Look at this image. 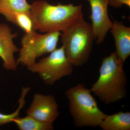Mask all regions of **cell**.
Instances as JSON below:
<instances>
[{"label": "cell", "instance_id": "obj_1", "mask_svg": "<svg viewBox=\"0 0 130 130\" xmlns=\"http://www.w3.org/2000/svg\"><path fill=\"white\" fill-rule=\"evenodd\" d=\"M82 5L72 3L52 5L44 0L31 5L30 14L33 29L40 32L63 31L83 18Z\"/></svg>", "mask_w": 130, "mask_h": 130}, {"label": "cell", "instance_id": "obj_2", "mask_svg": "<svg viewBox=\"0 0 130 130\" xmlns=\"http://www.w3.org/2000/svg\"><path fill=\"white\" fill-rule=\"evenodd\" d=\"M115 51L102 59L99 76L90 89L105 105L118 102L127 95V78Z\"/></svg>", "mask_w": 130, "mask_h": 130}, {"label": "cell", "instance_id": "obj_3", "mask_svg": "<svg viewBox=\"0 0 130 130\" xmlns=\"http://www.w3.org/2000/svg\"><path fill=\"white\" fill-rule=\"evenodd\" d=\"M65 95L69 102V111L76 126H99L106 114L99 108L90 89L78 84L68 89Z\"/></svg>", "mask_w": 130, "mask_h": 130}, {"label": "cell", "instance_id": "obj_4", "mask_svg": "<svg viewBox=\"0 0 130 130\" xmlns=\"http://www.w3.org/2000/svg\"><path fill=\"white\" fill-rule=\"evenodd\" d=\"M60 37L66 55L73 66L88 62L94 38L91 26L84 18L62 31Z\"/></svg>", "mask_w": 130, "mask_h": 130}, {"label": "cell", "instance_id": "obj_5", "mask_svg": "<svg viewBox=\"0 0 130 130\" xmlns=\"http://www.w3.org/2000/svg\"><path fill=\"white\" fill-rule=\"evenodd\" d=\"M61 33L60 31L40 34L36 30L25 32L21 40V48L16 62L27 68L40 56L50 53L57 48Z\"/></svg>", "mask_w": 130, "mask_h": 130}, {"label": "cell", "instance_id": "obj_6", "mask_svg": "<svg viewBox=\"0 0 130 130\" xmlns=\"http://www.w3.org/2000/svg\"><path fill=\"white\" fill-rule=\"evenodd\" d=\"M73 66L61 46L27 68L30 71L38 74L45 84L52 85L72 74Z\"/></svg>", "mask_w": 130, "mask_h": 130}, {"label": "cell", "instance_id": "obj_7", "mask_svg": "<svg viewBox=\"0 0 130 130\" xmlns=\"http://www.w3.org/2000/svg\"><path fill=\"white\" fill-rule=\"evenodd\" d=\"M87 1L90 6V25L94 38L98 44H101L104 42L112 24L108 15V0Z\"/></svg>", "mask_w": 130, "mask_h": 130}, {"label": "cell", "instance_id": "obj_8", "mask_svg": "<svg viewBox=\"0 0 130 130\" xmlns=\"http://www.w3.org/2000/svg\"><path fill=\"white\" fill-rule=\"evenodd\" d=\"M26 114L39 121L53 124L59 113L58 104L53 96L36 93L26 110Z\"/></svg>", "mask_w": 130, "mask_h": 130}, {"label": "cell", "instance_id": "obj_9", "mask_svg": "<svg viewBox=\"0 0 130 130\" xmlns=\"http://www.w3.org/2000/svg\"><path fill=\"white\" fill-rule=\"evenodd\" d=\"M17 33H12V29L6 24L0 23V58L6 70L16 71L17 64L14 54L19 49L13 42Z\"/></svg>", "mask_w": 130, "mask_h": 130}, {"label": "cell", "instance_id": "obj_10", "mask_svg": "<svg viewBox=\"0 0 130 130\" xmlns=\"http://www.w3.org/2000/svg\"><path fill=\"white\" fill-rule=\"evenodd\" d=\"M109 30L114 40L116 55L124 63L130 55V28L115 20Z\"/></svg>", "mask_w": 130, "mask_h": 130}, {"label": "cell", "instance_id": "obj_11", "mask_svg": "<svg viewBox=\"0 0 130 130\" xmlns=\"http://www.w3.org/2000/svg\"><path fill=\"white\" fill-rule=\"evenodd\" d=\"M99 126L103 130H130V112L120 111L106 115Z\"/></svg>", "mask_w": 130, "mask_h": 130}, {"label": "cell", "instance_id": "obj_12", "mask_svg": "<svg viewBox=\"0 0 130 130\" xmlns=\"http://www.w3.org/2000/svg\"><path fill=\"white\" fill-rule=\"evenodd\" d=\"M30 7L26 0H0V14L5 18L17 13H30Z\"/></svg>", "mask_w": 130, "mask_h": 130}, {"label": "cell", "instance_id": "obj_13", "mask_svg": "<svg viewBox=\"0 0 130 130\" xmlns=\"http://www.w3.org/2000/svg\"><path fill=\"white\" fill-rule=\"evenodd\" d=\"M20 130H53V124L44 123L27 115L23 118L17 117L12 121Z\"/></svg>", "mask_w": 130, "mask_h": 130}, {"label": "cell", "instance_id": "obj_14", "mask_svg": "<svg viewBox=\"0 0 130 130\" xmlns=\"http://www.w3.org/2000/svg\"><path fill=\"white\" fill-rule=\"evenodd\" d=\"M8 21L18 26L25 32L34 30L33 23L30 13L20 12L10 14L6 17Z\"/></svg>", "mask_w": 130, "mask_h": 130}, {"label": "cell", "instance_id": "obj_15", "mask_svg": "<svg viewBox=\"0 0 130 130\" xmlns=\"http://www.w3.org/2000/svg\"><path fill=\"white\" fill-rule=\"evenodd\" d=\"M30 90L29 87H26L22 89L21 95L19 100V106L16 111L10 114H4L0 112V125L11 123L14 119L19 117L20 111L25 105L26 96Z\"/></svg>", "mask_w": 130, "mask_h": 130}, {"label": "cell", "instance_id": "obj_16", "mask_svg": "<svg viewBox=\"0 0 130 130\" xmlns=\"http://www.w3.org/2000/svg\"><path fill=\"white\" fill-rule=\"evenodd\" d=\"M108 5L115 8L122 7L126 5L130 7V0H108Z\"/></svg>", "mask_w": 130, "mask_h": 130}]
</instances>
